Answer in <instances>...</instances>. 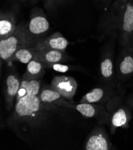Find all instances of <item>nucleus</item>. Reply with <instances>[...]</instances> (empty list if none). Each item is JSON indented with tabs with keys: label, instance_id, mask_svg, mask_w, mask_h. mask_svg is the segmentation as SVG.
Instances as JSON below:
<instances>
[{
	"label": "nucleus",
	"instance_id": "1",
	"mask_svg": "<svg viewBox=\"0 0 133 150\" xmlns=\"http://www.w3.org/2000/svg\"><path fill=\"white\" fill-rule=\"evenodd\" d=\"M115 10L112 27L119 35L123 49L133 50V0H128Z\"/></svg>",
	"mask_w": 133,
	"mask_h": 150
},
{
	"label": "nucleus",
	"instance_id": "2",
	"mask_svg": "<svg viewBox=\"0 0 133 150\" xmlns=\"http://www.w3.org/2000/svg\"><path fill=\"white\" fill-rule=\"evenodd\" d=\"M106 108L109 113L108 126L112 134H115L118 128L127 129L129 127V122L132 118L131 111L127 105L122 103L120 97H113L107 103Z\"/></svg>",
	"mask_w": 133,
	"mask_h": 150
},
{
	"label": "nucleus",
	"instance_id": "3",
	"mask_svg": "<svg viewBox=\"0 0 133 150\" xmlns=\"http://www.w3.org/2000/svg\"><path fill=\"white\" fill-rule=\"evenodd\" d=\"M40 92L41 90L31 91L16 102L13 119L23 120L40 111L42 108V104H44L39 98Z\"/></svg>",
	"mask_w": 133,
	"mask_h": 150
},
{
	"label": "nucleus",
	"instance_id": "4",
	"mask_svg": "<svg viewBox=\"0 0 133 150\" xmlns=\"http://www.w3.org/2000/svg\"><path fill=\"white\" fill-rule=\"evenodd\" d=\"M25 25L18 26L13 34L4 40H0V56L4 61L10 63L13 55L18 50L29 47L25 37Z\"/></svg>",
	"mask_w": 133,
	"mask_h": 150
},
{
	"label": "nucleus",
	"instance_id": "5",
	"mask_svg": "<svg viewBox=\"0 0 133 150\" xmlns=\"http://www.w3.org/2000/svg\"><path fill=\"white\" fill-rule=\"evenodd\" d=\"M50 24L47 19L42 14H37L31 18L25 25V37L28 46H32L40 40L46 37Z\"/></svg>",
	"mask_w": 133,
	"mask_h": 150
},
{
	"label": "nucleus",
	"instance_id": "6",
	"mask_svg": "<svg viewBox=\"0 0 133 150\" xmlns=\"http://www.w3.org/2000/svg\"><path fill=\"white\" fill-rule=\"evenodd\" d=\"M88 134L85 143V150H110L113 146L104 125H98Z\"/></svg>",
	"mask_w": 133,
	"mask_h": 150
},
{
	"label": "nucleus",
	"instance_id": "7",
	"mask_svg": "<svg viewBox=\"0 0 133 150\" xmlns=\"http://www.w3.org/2000/svg\"><path fill=\"white\" fill-rule=\"evenodd\" d=\"M73 109L76 110L85 118H96L98 125H108L109 113L106 107L101 104L80 103L74 105Z\"/></svg>",
	"mask_w": 133,
	"mask_h": 150
},
{
	"label": "nucleus",
	"instance_id": "8",
	"mask_svg": "<svg viewBox=\"0 0 133 150\" xmlns=\"http://www.w3.org/2000/svg\"><path fill=\"white\" fill-rule=\"evenodd\" d=\"M50 87L60 93L65 99L72 100L76 93L78 85L73 77L62 76L54 77L51 81Z\"/></svg>",
	"mask_w": 133,
	"mask_h": 150
},
{
	"label": "nucleus",
	"instance_id": "9",
	"mask_svg": "<svg viewBox=\"0 0 133 150\" xmlns=\"http://www.w3.org/2000/svg\"><path fill=\"white\" fill-rule=\"evenodd\" d=\"M69 44L70 42L60 32H56L37 41L31 47L38 51L57 50L66 52Z\"/></svg>",
	"mask_w": 133,
	"mask_h": 150
},
{
	"label": "nucleus",
	"instance_id": "10",
	"mask_svg": "<svg viewBox=\"0 0 133 150\" xmlns=\"http://www.w3.org/2000/svg\"><path fill=\"white\" fill-rule=\"evenodd\" d=\"M21 80L16 74H8L6 77L4 86L3 93L5 99L6 108L7 111H10L16 98L20 86Z\"/></svg>",
	"mask_w": 133,
	"mask_h": 150
},
{
	"label": "nucleus",
	"instance_id": "11",
	"mask_svg": "<svg viewBox=\"0 0 133 150\" xmlns=\"http://www.w3.org/2000/svg\"><path fill=\"white\" fill-rule=\"evenodd\" d=\"M113 91L110 85L104 87H97L86 93L80 100V103H106L113 97Z\"/></svg>",
	"mask_w": 133,
	"mask_h": 150
},
{
	"label": "nucleus",
	"instance_id": "12",
	"mask_svg": "<svg viewBox=\"0 0 133 150\" xmlns=\"http://www.w3.org/2000/svg\"><path fill=\"white\" fill-rule=\"evenodd\" d=\"M117 75L121 80L133 75V50L124 49L118 62Z\"/></svg>",
	"mask_w": 133,
	"mask_h": 150
},
{
	"label": "nucleus",
	"instance_id": "13",
	"mask_svg": "<svg viewBox=\"0 0 133 150\" xmlns=\"http://www.w3.org/2000/svg\"><path fill=\"white\" fill-rule=\"evenodd\" d=\"M41 101L44 104H53L57 106L73 109L74 105L66 101L65 98L57 92L50 88H43L39 94Z\"/></svg>",
	"mask_w": 133,
	"mask_h": 150
},
{
	"label": "nucleus",
	"instance_id": "14",
	"mask_svg": "<svg viewBox=\"0 0 133 150\" xmlns=\"http://www.w3.org/2000/svg\"><path fill=\"white\" fill-rule=\"evenodd\" d=\"M14 14L11 11L1 13L0 18V40H4L14 33L17 29Z\"/></svg>",
	"mask_w": 133,
	"mask_h": 150
},
{
	"label": "nucleus",
	"instance_id": "15",
	"mask_svg": "<svg viewBox=\"0 0 133 150\" xmlns=\"http://www.w3.org/2000/svg\"><path fill=\"white\" fill-rule=\"evenodd\" d=\"M36 51L34 59L46 64L61 63L69 59L66 55V52L64 51L57 50Z\"/></svg>",
	"mask_w": 133,
	"mask_h": 150
},
{
	"label": "nucleus",
	"instance_id": "16",
	"mask_svg": "<svg viewBox=\"0 0 133 150\" xmlns=\"http://www.w3.org/2000/svg\"><path fill=\"white\" fill-rule=\"evenodd\" d=\"M100 74L101 79L108 85H111L114 79L113 58L111 51L103 54L100 65Z\"/></svg>",
	"mask_w": 133,
	"mask_h": 150
},
{
	"label": "nucleus",
	"instance_id": "17",
	"mask_svg": "<svg viewBox=\"0 0 133 150\" xmlns=\"http://www.w3.org/2000/svg\"><path fill=\"white\" fill-rule=\"evenodd\" d=\"M46 68V64L35 59L32 60L27 64L26 70L22 79L27 80L40 79L45 74Z\"/></svg>",
	"mask_w": 133,
	"mask_h": 150
},
{
	"label": "nucleus",
	"instance_id": "18",
	"mask_svg": "<svg viewBox=\"0 0 133 150\" xmlns=\"http://www.w3.org/2000/svg\"><path fill=\"white\" fill-rule=\"evenodd\" d=\"M36 52V50L31 46L20 48L13 55L10 63L13 61H19L21 63L27 64L35 59Z\"/></svg>",
	"mask_w": 133,
	"mask_h": 150
},
{
	"label": "nucleus",
	"instance_id": "19",
	"mask_svg": "<svg viewBox=\"0 0 133 150\" xmlns=\"http://www.w3.org/2000/svg\"><path fill=\"white\" fill-rule=\"evenodd\" d=\"M47 68L53 69L54 71L58 72H66L70 70V67L62 64L61 63H54V64H46Z\"/></svg>",
	"mask_w": 133,
	"mask_h": 150
},
{
	"label": "nucleus",
	"instance_id": "20",
	"mask_svg": "<svg viewBox=\"0 0 133 150\" xmlns=\"http://www.w3.org/2000/svg\"><path fill=\"white\" fill-rule=\"evenodd\" d=\"M127 105L130 109L131 111L133 112V94L128 96L127 100Z\"/></svg>",
	"mask_w": 133,
	"mask_h": 150
},
{
	"label": "nucleus",
	"instance_id": "21",
	"mask_svg": "<svg viewBox=\"0 0 133 150\" xmlns=\"http://www.w3.org/2000/svg\"><path fill=\"white\" fill-rule=\"evenodd\" d=\"M128 1V0H117V1H115V3L113 4V8L115 9L118 8L120 6H121L122 4H123L124 3H126Z\"/></svg>",
	"mask_w": 133,
	"mask_h": 150
},
{
	"label": "nucleus",
	"instance_id": "22",
	"mask_svg": "<svg viewBox=\"0 0 133 150\" xmlns=\"http://www.w3.org/2000/svg\"><path fill=\"white\" fill-rule=\"evenodd\" d=\"M98 1L104 4H109L110 2L113 1V0H98Z\"/></svg>",
	"mask_w": 133,
	"mask_h": 150
}]
</instances>
